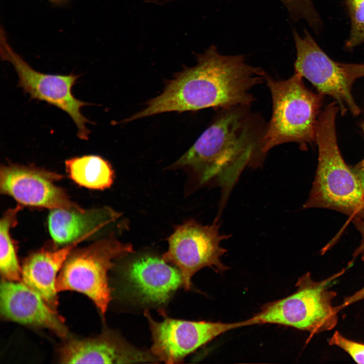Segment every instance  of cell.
Returning <instances> with one entry per match:
<instances>
[{
	"label": "cell",
	"instance_id": "6",
	"mask_svg": "<svg viewBox=\"0 0 364 364\" xmlns=\"http://www.w3.org/2000/svg\"><path fill=\"white\" fill-rule=\"evenodd\" d=\"M133 252L130 244L109 238L72 251L57 278V292L75 291L84 294L104 316L112 298L108 272L114 260Z\"/></svg>",
	"mask_w": 364,
	"mask_h": 364
},
{
	"label": "cell",
	"instance_id": "3",
	"mask_svg": "<svg viewBox=\"0 0 364 364\" xmlns=\"http://www.w3.org/2000/svg\"><path fill=\"white\" fill-rule=\"evenodd\" d=\"M339 110L337 103H330L318 118L315 134L318 165L309 198L303 207L328 208L353 218L364 210V193L338 147L336 119Z\"/></svg>",
	"mask_w": 364,
	"mask_h": 364
},
{
	"label": "cell",
	"instance_id": "24",
	"mask_svg": "<svg viewBox=\"0 0 364 364\" xmlns=\"http://www.w3.org/2000/svg\"><path fill=\"white\" fill-rule=\"evenodd\" d=\"M363 299H364V286L353 294L345 297L342 303L338 305L337 308L339 311H340L345 307Z\"/></svg>",
	"mask_w": 364,
	"mask_h": 364
},
{
	"label": "cell",
	"instance_id": "1",
	"mask_svg": "<svg viewBox=\"0 0 364 364\" xmlns=\"http://www.w3.org/2000/svg\"><path fill=\"white\" fill-rule=\"evenodd\" d=\"M265 74L247 64L244 56L221 55L212 45L198 55L196 65L178 73L162 93L125 121L168 112L249 106L254 100L250 89Z\"/></svg>",
	"mask_w": 364,
	"mask_h": 364
},
{
	"label": "cell",
	"instance_id": "15",
	"mask_svg": "<svg viewBox=\"0 0 364 364\" xmlns=\"http://www.w3.org/2000/svg\"><path fill=\"white\" fill-rule=\"evenodd\" d=\"M119 214L109 208L84 210H51L48 220L50 234L56 245L85 240L117 219Z\"/></svg>",
	"mask_w": 364,
	"mask_h": 364
},
{
	"label": "cell",
	"instance_id": "20",
	"mask_svg": "<svg viewBox=\"0 0 364 364\" xmlns=\"http://www.w3.org/2000/svg\"><path fill=\"white\" fill-rule=\"evenodd\" d=\"M350 19L349 36L345 43L347 50L364 42V0H345Z\"/></svg>",
	"mask_w": 364,
	"mask_h": 364
},
{
	"label": "cell",
	"instance_id": "17",
	"mask_svg": "<svg viewBox=\"0 0 364 364\" xmlns=\"http://www.w3.org/2000/svg\"><path fill=\"white\" fill-rule=\"evenodd\" d=\"M65 163L70 177L81 186L104 190L113 182L114 171L110 164L100 156L72 157L66 160Z\"/></svg>",
	"mask_w": 364,
	"mask_h": 364
},
{
	"label": "cell",
	"instance_id": "16",
	"mask_svg": "<svg viewBox=\"0 0 364 364\" xmlns=\"http://www.w3.org/2000/svg\"><path fill=\"white\" fill-rule=\"evenodd\" d=\"M83 240L77 241L55 251H37L25 258L22 264V282L38 293L56 311L58 305L57 274L73 248Z\"/></svg>",
	"mask_w": 364,
	"mask_h": 364
},
{
	"label": "cell",
	"instance_id": "13",
	"mask_svg": "<svg viewBox=\"0 0 364 364\" xmlns=\"http://www.w3.org/2000/svg\"><path fill=\"white\" fill-rule=\"evenodd\" d=\"M0 312L5 320L47 328L62 338L67 335L61 316L38 293L22 282L2 280Z\"/></svg>",
	"mask_w": 364,
	"mask_h": 364
},
{
	"label": "cell",
	"instance_id": "8",
	"mask_svg": "<svg viewBox=\"0 0 364 364\" xmlns=\"http://www.w3.org/2000/svg\"><path fill=\"white\" fill-rule=\"evenodd\" d=\"M0 52L2 60L14 67L19 78L18 86L31 99L46 102L67 113L76 126L78 138L87 140L90 131L86 124L90 122L83 115L81 109L90 104L77 99L72 92L79 75L45 74L35 70L12 49L2 27Z\"/></svg>",
	"mask_w": 364,
	"mask_h": 364
},
{
	"label": "cell",
	"instance_id": "4",
	"mask_svg": "<svg viewBox=\"0 0 364 364\" xmlns=\"http://www.w3.org/2000/svg\"><path fill=\"white\" fill-rule=\"evenodd\" d=\"M272 103V114L261 140L265 155L272 148L295 142L303 147L315 141L322 95L309 90L302 77L295 72L286 80H276L265 74Z\"/></svg>",
	"mask_w": 364,
	"mask_h": 364
},
{
	"label": "cell",
	"instance_id": "19",
	"mask_svg": "<svg viewBox=\"0 0 364 364\" xmlns=\"http://www.w3.org/2000/svg\"><path fill=\"white\" fill-rule=\"evenodd\" d=\"M167 3L176 0H162ZM286 9L293 21H305L312 29L322 23L320 15L311 0H279Z\"/></svg>",
	"mask_w": 364,
	"mask_h": 364
},
{
	"label": "cell",
	"instance_id": "25",
	"mask_svg": "<svg viewBox=\"0 0 364 364\" xmlns=\"http://www.w3.org/2000/svg\"><path fill=\"white\" fill-rule=\"evenodd\" d=\"M352 171L357 177L364 193V159L357 164Z\"/></svg>",
	"mask_w": 364,
	"mask_h": 364
},
{
	"label": "cell",
	"instance_id": "10",
	"mask_svg": "<svg viewBox=\"0 0 364 364\" xmlns=\"http://www.w3.org/2000/svg\"><path fill=\"white\" fill-rule=\"evenodd\" d=\"M293 36L296 51L295 72L309 81L319 94L333 97L342 114L349 110L353 116L358 115L360 110L351 92L354 79L322 50L308 30L301 35L294 29Z\"/></svg>",
	"mask_w": 364,
	"mask_h": 364
},
{
	"label": "cell",
	"instance_id": "27",
	"mask_svg": "<svg viewBox=\"0 0 364 364\" xmlns=\"http://www.w3.org/2000/svg\"><path fill=\"white\" fill-rule=\"evenodd\" d=\"M361 127H362V129H363V131H364V120H363V122H362V124H361Z\"/></svg>",
	"mask_w": 364,
	"mask_h": 364
},
{
	"label": "cell",
	"instance_id": "7",
	"mask_svg": "<svg viewBox=\"0 0 364 364\" xmlns=\"http://www.w3.org/2000/svg\"><path fill=\"white\" fill-rule=\"evenodd\" d=\"M219 228L218 219L207 225L189 220L176 227L168 238V248L162 258L179 269L186 290L191 289L192 277L203 268L221 272L229 269L220 260L226 252L220 243L231 236L221 234Z\"/></svg>",
	"mask_w": 364,
	"mask_h": 364
},
{
	"label": "cell",
	"instance_id": "12",
	"mask_svg": "<svg viewBox=\"0 0 364 364\" xmlns=\"http://www.w3.org/2000/svg\"><path fill=\"white\" fill-rule=\"evenodd\" d=\"M123 277L132 295L146 304L164 303L183 286L179 269L153 255L132 260L124 267Z\"/></svg>",
	"mask_w": 364,
	"mask_h": 364
},
{
	"label": "cell",
	"instance_id": "14",
	"mask_svg": "<svg viewBox=\"0 0 364 364\" xmlns=\"http://www.w3.org/2000/svg\"><path fill=\"white\" fill-rule=\"evenodd\" d=\"M59 353L60 362L65 363L159 362L151 351L134 347L117 333L110 331L95 338L69 340Z\"/></svg>",
	"mask_w": 364,
	"mask_h": 364
},
{
	"label": "cell",
	"instance_id": "9",
	"mask_svg": "<svg viewBox=\"0 0 364 364\" xmlns=\"http://www.w3.org/2000/svg\"><path fill=\"white\" fill-rule=\"evenodd\" d=\"M162 321L145 310L152 336L150 351L159 361L177 363L196 349L230 330L250 326L249 319L236 323L191 321L168 317L161 311Z\"/></svg>",
	"mask_w": 364,
	"mask_h": 364
},
{
	"label": "cell",
	"instance_id": "5",
	"mask_svg": "<svg viewBox=\"0 0 364 364\" xmlns=\"http://www.w3.org/2000/svg\"><path fill=\"white\" fill-rule=\"evenodd\" d=\"M345 271L343 268L320 282L314 281L309 272L305 273L297 280L294 293L264 304L249 318L251 325L278 324L307 331L306 343L314 335L331 330L337 324L339 311L332 304L337 293L329 285Z\"/></svg>",
	"mask_w": 364,
	"mask_h": 364
},
{
	"label": "cell",
	"instance_id": "26",
	"mask_svg": "<svg viewBox=\"0 0 364 364\" xmlns=\"http://www.w3.org/2000/svg\"><path fill=\"white\" fill-rule=\"evenodd\" d=\"M51 3L56 5H61L65 4L68 0H49Z\"/></svg>",
	"mask_w": 364,
	"mask_h": 364
},
{
	"label": "cell",
	"instance_id": "2",
	"mask_svg": "<svg viewBox=\"0 0 364 364\" xmlns=\"http://www.w3.org/2000/svg\"><path fill=\"white\" fill-rule=\"evenodd\" d=\"M249 106L222 109L193 146L172 166L190 167L202 183L215 179L226 198L247 167L261 165L266 126Z\"/></svg>",
	"mask_w": 364,
	"mask_h": 364
},
{
	"label": "cell",
	"instance_id": "22",
	"mask_svg": "<svg viewBox=\"0 0 364 364\" xmlns=\"http://www.w3.org/2000/svg\"><path fill=\"white\" fill-rule=\"evenodd\" d=\"M353 218V221L361 236L359 246L355 249L353 254V259L349 264L352 263L355 258L360 256L364 261V210L356 215Z\"/></svg>",
	"mask_w": 364,
	"mask_h": 364
},
{
	"label": "cell",
	"instance_id": "11",
	"mask_svg": "<svg viewBox=\"0 0 364 364\" xmlns=\"http://www.w3.org/2000/svg\"><path fill=\"white\" fill-rule=\"evenodd\" d=\"M52 173L32 167L12 164L0 169L1 193L20 204L50 209H80L56 186Z\"/></svg>",
	"mask_w": 364,
	"mask_h": 364
},
{
	"label": "cell",
	"instance_id": "18",
	"mask_svg": "<svg viewBox=\"0 0 364 364\" xmlns=\"http://www.w3.org/2000/svg\"><path fill=\"white\" fill-rule=\"evenodd\" d=\"M20 206L9 209L0 221V270L3 279L20 282L21 267L16 253V248L10 234L11 228L17 223Z\"/></svg>",
	"mask_w": 364,
	"mask_h": 364
},
{
	"label": "cell",
	"instance_id": "21",
	"mask_svg": "<svg viewBox=\"0 0 364 364\" xmlns=\"http://www.w3.org/2000/svg\"><path fill=\"white\" fill-rule=\"evenodd\" d=\"M329 345L336 346L347 353L357 363L364 364V343L346 338L338 331L328 339Z\"/></svg>",
	"mask_w": 364,
	"mask_h": 364
},
{
	"label": "cell",
	"instance_id": "23",
	"mask_svg": "<svg viewBox=\"0 0 364 364\" xmlns=\"http://www.w3.org/2000/svg\"><path fill=\"white\" fill-rule=\"evenodd\" d=\"M345 72L350 78L355 79L364 77V64H345L340 63Z\"/></svg>",
	"mask_w": 364,
	"mask_h": 364
}]
</instances>
